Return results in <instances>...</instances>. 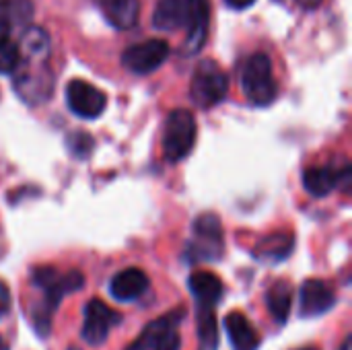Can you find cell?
I'll list each match as a JSON object with an SVG mask.
<instances>
[{
  "instance_id": "obj_1",
  "label": "cell",
  "mask_w": 352,
  "mask_h": 350,
  "mask_svg": "<svg viewBox=\"0 0 352 350\" xmlns=\"http://www.w3.org/2000/svg\"><path fill=\"white\" fill-rule=\"evenodd\" d=\"M31 285L43 293V303L35 305L31 311V322L35 332L45 338L52 330V318L62 303V299L70 293H76L85 285V276L78 270L58 272L54 266H37L31 272Z\"/></svg>"
},
{
  "instance_id": "obj_2",
  "label": "cell",
  "mask_w": 352,
  "mask_h": 350,
  "mask_svg": "<svg viewBox=\"0 0 352 350\" xmlns=\"http://www.w3.org/2000/svg\"><path fill=\"white\" fill-rule=\"evenodd\" d=\"M241 87L248 101L256 107L270 105L278 95V85L272 74V60L258 52L250 56L241 70Z\"/></svg>"
},
{
  "instance_id": "obj_3",
  "label": "cell",
  "mask_w": 352,
  "mask_h": 350,
  "mask_svg": "<svg viewBox=\"0 0 352 350\" xmlns=\"http://www.w3.org/2000/svg\"><path fill=\"white\" fill-rule=\"evenodd\" d=\"M192 239L186 245V260L190 264L214 262L223 256V225L217 215L206 212L194 221Z\"/></svg>"
},
{
  "instance_id": "obj_4",
  "label": "cell",
  "mask_w": 352,
  "mask_h": 350,
  "mask_svg": "<svg viewBox=\"0 0 352 350\" xmlns=\"http://www.w3.org/2000/svg\"><path fill=\"white\" fill-rule=\"evenodd\" d=\"M198 126L188 109H173L163 128V155L169 163H179L186 159L196 142Z\"/></svg>"
},
{
  "instance_id": "obj_5",
  "label": "cell",
  "mask_w": 352,
  "mask_h": 350,
  "mask_svg": "<svg viewBox=\"0 0 352 350\" xmlns=\"http://www.w3.org/2000/svg\"><path fill=\"white\" fill-rule=\"evenodd\" d=\"M227 93H229L227 72L214 60H202L192 76V85H190L192 101L198 107L208 109L219 105L227 97Z\"/></svg>"
},
{
  "instance_id": "obj_6",
  "label": "cell",
  "mask_w": 352,
  "mask_h": 350,
  "mask_svg": "<svg viewBox=\"0 0 352 350\" xmlns=\"http://www.w3.org/2000/svg\"><path fill=\"white\" fill-rule=\"evenodd\" d=\"M184 320H186V309L182 307L153 320L126 350H179L182 349L179 326Z\"/></svg>"
},
{
  "instance_id": "obj_7",
  "label": "cell",
  "mask_w": 352,
  "mask_h": 350,
  "mask_svg": "<svg viewBox=\"0 0 352 350\" xmlns=\"http://www.w3.org/2000/svg\"><path fill=\"white\" fill-rule=\"evenodd\" d=\"M31 66H25L16 72L14 76V93L25 101V103H43L52 95V85L54 76L45 68L43 60H29Z\"/></svg>"
},
{
  "instance_id": "obj_8",
  "label": "cell",
  "mask_w": 352,
  "mask_h": 350,
  "mask_svg": "<svg viewBox=\"0 0 352 350\" xmlns=\"http://www.w3.org/2000/svg\"><path fill=\"white\" fill-rule=\"evenodd\" d=\"M169 54L171 47L165 39H146L122 52V66L132 74H151L169 58Z\"/></svg>"
},
{
  "instance_id": "obj_9",
  "label": "cell",
  "mask_w": 352,
  "mask_h": 350,
  "mask_svg": "<svg viewBox=\"0 0 352 350\" xmlns=\"http://www.w3.org/2000/svg\"><path fill=\"white\" fill-rule=\"evenodd\" d=\"M82 316H85V320H82L80 336L91 347L103 344L107 340V336H109V330L122 322V314L113 311L111 307H107L99 299H91L85 305Z\"/></svg>"
},
{
  "instance_id": "obj_10",
  "label": "cell",
  "mask_w": 352,
  "mask_h": 350,
  "mask_svg": "<svg viewBox=\"0 0 352 350\" xmlns=\"http://www.w3.org/2000/svg\"><path fill=\"white\" fill-rule=\"evenodd\" d=\"M105 93L82 78H74L66 85V105L74 116L82 120L99 118L105 109Z\"/></svg>"
},
{
  "instance_id": "obj_11",
  "label": "cell",
  "mask_w": 352,
  "mask_h": 350,
  "mask_svg": "<svg viewBox=\"0 0 352 350\" xmlns=\"http://www.w3.org/2000/svg\"><path fill=\"white\" fill-rule=\"evenodd\" d=\"M336 303V295L330 285L318 278H309L299 289V316L305 320L328 314Z\"/></svg>"
},
{
  "instance_id": "obj_12",
  "label": "cell",
  "mask_w": 352,
  "mask_h": 350,
  "mask_svg": "<svg viewBox=\"0 0 352 350\" xmlns=\"http://www.w3.org/2000/svg\"><path fill=\"white\" fill-rule=\"evenodd\" d=\"M210 25V0H188V37L184 43L186 54H198L206 43Z\"/></svg>"
},
{
  "instance_id": "obj_13",
  "label": "cell",
  "mask_w": 352,
  "mask_h": 350,
  "mask_svg": "<svg viewBox=\"0 0 352 350\" xmlns=\"http://www.w3.org/2000/svg\"><path fill=\"white\" fill-rule=\"evenodd\" d=\"M349 182H351V167L349 165L342 167V169H334V167H309L303 173V186L316 198H324L334 188H338L340 184H349Z\"/></svg>"
},
{
  "instance_id": "obj_14",
  "label": "cell",
  "mask_w": 352,
  "mask_h": 350,
  "mask_svg": "<svg viewBox=\"0 0 352 350\" xmlns=\"http://www.w3.org/2000/svg\"><path fill=\"white\" fill-rule=\"evenodd\" d=\"M151 287L148 276L138 268H126L109 281V293L120 303H130L140 299Z\"/></svg>"
},
{
  "instance_id": "obj_15",
  "label": "cell",
  "mask_w": 352,
  "mask_h": 350,
  "mask_svg": "<svg viewBox=\"0 0 352 350\" xmlns=\"http://www.w3.org/2000/svg\"><path fill=\"white\" fill-rule=\"evenodd\" d=\"M188 287L196 301V309H214L223 299V281L212 272H194L188 278Z\"/></svg>"
},
{
  "instance_id": "obj_16",
  "label": "cell",
  "mask_w": 352,
  "mask_h": 350,
  "mask_svg": "<svg viewBox=\"0 0 352 350\" xmlns=\"http://www.w3.org/2000/svg\"><path fill=\"white\" fill-rule=\"evenodd\" d=\"M225 332L233 350H258L260 349V334L252 326V322L241 311H231L223 320Z\"/></svg>"
},
{
  "instance_id": "obj_17",
  "label": "cell",
  "mask_w": 352,
  "mask_h": 350,
  "mask_svg": "<svg viewBox=\"0 0 352 350\" xmlns=\"http://www.w3.org/2000/svg\"><path fill=\"white\" fill-rule=\"evenodd\" d=\"M105 21L116 29H132L138 23L140 2L138 0H93Z\"/></svg>"
},
{
  "instance_id": "obj_18",
  "label": "cell",
  "mask_w": 352,
  "mask_h": 350,
  "mask_svg": "<svg viewBox=\"0 0 352 350\" xmlns=\"http://www.w3.org/2000/svg\"><path fill=\"white\" fill-rule=\"evenodd\" d=\"M295 248V237L291 233H272L268 237H264L256 248H254V256L260 262L266 264H278L283 260H287L293 254Z\"/></svg>"
},
{
  "instance_id": "obj_19",
  "label": "cell",
  "mask_w": 352,
  "mask_h": 350,
  "mask_svg": "<svg viewBox=\"0 0 352 350\" xmlns=\"http://www.w3.org/2000/svg\"><path fill=\"white\" fill-rule=\"evenodd\" d=\"M188 0H159L153 10V27L159 31H175L186 25Z\"/></svg>"
},
{
  "instance_id": "obj_20",
  "label": "cell",
  "mask_w": 352,
  "mask_h": 350,
  "mask_svg": "<svg viewBox=\"0 0 352 350\" xmlns=\"http://www.w3.org/2000/svg\"><path fill=\"white\" fill-rule=\"evenodd\" d=\"M293 305V287L289 281H276L266 291V307L278 324H287Z\"/></svg>"
},
{
  "instance_id": "obj_21",
  "label": "cell",
  "mask_w": 352,
  "mask_h": 350,
  "mask_svg": "<svg viewBox=\"0 0 352 350\" xmlns=\"http://www.w3.org/2000/svg\"><path fill=\"white\" fill-rule=\"evenodd\" d=\"M198 350H219V324L214 309H196Z\"/></svg>"
},
{
  "instance_id": "obj_22",
  "label": "cell",
  "mask_w": 352,
  "mask_h": 350,
  "mask_svg": "<svg viewBox=\"0 0 352 350\" xmlns=\"http://www.w3.org/2000/svg\"><path fill=\"white\" fill-rule=\"evenodd\" d=\"M19 50L27 60H45L50 50V37L39 27H27L19 41Z\"/></svg>"
},
{
  "instance_id": "obj_23",
  "label": "cell",
  "mask_w": 352,
  "mask_h": 350,
  "mask_svg": "<svg viewBox=\"0 0 352 350\" xmlns=\"http://www.w3.org/2000/svg\"><path fill=\"white\" fill-rule=\"evenodd\" d=\"M31 14H33L31 0H0V17L8 21L12 27L29 23Z\"/></svg>"
},
{
  "instance_id": "obj_24",
  "label": "cell",
  "mask_w": 352,
  "mask_h": 350,
  "mask_svg": "<svg viewBox=\"0 0 352 350\" xmlns=\"http://www.w3.org/2000/svg\"><path fill=\"white\" fill-rule=\"evenodd\" d=\"M21 64V50L8 35H0V74H12Z\"/></svg>"
},
{
  "instance_id": "obj_25",
  "label": "cell",
  "mask_w": 352,
  "mask_h": 350,
  "mask_svg": "<svg viewBox=\"0 0 352 350\" xmlns=\"http://www.w3.org/2000/svg\"><path fill=\"white\" fill-rule=\"evenodd\" d=\"M66 149L72 157L76 159H87L93 149H95V140L91 134L82 132V130H76V132H68L66 136Z\"/></svg>"
},
{
  "instance_id": "obj_26",
  "label": "cell",
  "mask_w": 352,
  "mask_h": 350,
  "mask_svg": "<svg viewBox=\"0 0 352 350\" xmlns=\"http://www.w3.org/2000/svg\"><path fill=\"white\" fill-rule=\"evenodd\" d=\"M12 307V297H10V291L8 287L0 281V318H4Z\"/></svg>"
},
{
  "instance_id": "obj_27",
  "label": "cell",
  "mask_w": 352,
  "mask_h": 350,
  "mask_svg": "<svg viewBox=\"0 0 352 350\" xmlns=\"http://www.w3.org/2000/svg\"><path fill=\"white\" fill-rule=\"evenodd\" d=\"M256 0H225V4L229 8H235V10H243V8H250Z\"/></svg>"
},
{
  "instance_id": "obj_28",
  "label": "cell",
  "mask_w": 352,
  "mask_h": 350,
  "mask_svg": "<svg viewBox=\"0 0 352 350\" xmlns=\"http://www.w3.org/2000/svg\"><path fill=\"white\" fill-rule=\"evenodd\" d=\"M299 2V6H303L305 10H314V8H318L320 4H322V0H297Z\"/></svg>"
},
{
  "instance_id": "obj_29",
  "label": "cell",
  "mask_w": 352,
  "mask_h": 350,
  "mask_svg": "<svg viewBox=\"0 0 352 350\" xmlns=\"http://www.w3.org/2000/svg\"><path fill=\"white\" fill-rule=\"evenodd\" d=\"M351 349H352V338L351 336H346V338H344V342L340 344V349L338 350H351Z\"/></svg>"
},
{
  "instance_id": "obj_30",
  "label": "cell",
  "mask_w": 352,
  "mask_h": 350,
  "mask_svg": "<svg viewBox=\"0 0 352 350\" xmlns=\"http://www.w3.org/2000/svg\"><path fill=\"white\" fill-rule=\"evenodd\" d=\"M0 350H8V342L0 336Z\"/></svg>"
},
{
  "instance_id": "obj_31",
  "label": "cell",
  "mask_w": 352,
  "mask_h": 350,
  "mask_svg": "<svg viewBox=\"0 0 352 350\" xmlns=\"http://www.w3.org/2000/svg\"><path fill=\"white\" fill-rule=\"evenodd\" d=\"M297 350H320L318 347H303V349H297Z\"/></svg>"
}]
</instances>
